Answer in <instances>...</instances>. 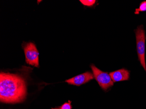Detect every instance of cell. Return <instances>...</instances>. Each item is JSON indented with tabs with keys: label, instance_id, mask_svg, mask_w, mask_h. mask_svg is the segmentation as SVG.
Masks as SVG:
<instances>
[{
	"label": "cell",
	"instance_id": "1",
	"mask_svg": "<svg viewBox=\"0 0 146 109\" xmlns=\"http://www.w3.org/2000/svg\"><path fill=\"white\" fill-rule=\"evenodd\" d=\"M27 92L26 83L19 75L1 72L0 74V101L6 104L22 103Z\"/></svg>",
	"mask_w": 146,
	"mask_h": 109
},
{
	"label": "cell",
	"instance_id": "2",
	"mask_svg": "<svg viewBox=\"0 0 146 109\" xmlns=\"http://www.w3.org/2000/svg\"><path fill=\"white\" fill-rule=\"evenodd\" d=\"M137 43V52L139 60L146 72L145 63V41L146 36L143 25L138 26L135 30Z\"/></svg>",
	"mask_w": 146,
	"mask_h": 109
},
{
	"label": "cell",
	"instance_id": "3",
	"mask_svg": "<svg viewBox=\"0 0 146 109\" xmlns=\"http://www.w3.org/2000/svg\"><path fill=\"white\" fill-rule=\"evenodd\" d=\"M91 67L94 78L97 81L99 86L102 90L106 91L109 88L113 86L114 82L110 74L100 70L94 64L91 65Z\"/></svg>",
	"mask_w": 146,
	"mask_h": 109
},
{
	"label": "cell",
	"instance_id": "4",
	"mask_svg": "<svg viewBox=\"0 0 146 109\" xmlns=\"http://www.w3.org/2000/svg\"><path fill=\"white\" fill-rule=\"evenodd\" d=\"M24 50L26 63L36 67H39V53L35 44L32 42L27 43L24 47Z\"/></svg>",
	"mask_w": 146,
	"mask_h": 109
},
{
	"label": "cell",
	"instance_id": "5",
	"mask_svg": "<svg viewBox=\"0 0 146 109\" xmlns=\"http://www.w3.org/2000/svg\"><path fill=\"white\" fill-rule=\"evenodd\" d=\"M93 79H94L93 74L91 72H87L70 79H67L65 82L70 85L80 86L88 83Z\"/></svg>",
	"mask_w": 146,
	"mask_h": 109
},
{
	"label": "cell",
	"instance_id": "6",
	"mask_svg": "<svg viewBox=\"0 0 146 109\" xmlns=\"http://www.w3.org/2000/svg\"><path fill=\"white\" fill-rule=\"evenodd\" d=\"M129 71L125 69H119L110 73L111 79L114 83L129 80Z\"/></svg>",
	"mask_w": 146,
	"mask_h": 109
},
{
	"label": "cell",
	"instance_id": "7",
	"mask_svg": "<svg viewBox=\"0 0 146 109\" xmlns=\"http://www.w3.org/2000/svg\"><path fill=\"white\" fill-rule=\"evenodd\" d=\"M144 11H146V1H144L141 3L139 8L136 9L134 13L135 14L139 15L140 14V12Z\"/></svg>",
	"mask_w": 146,
	"mask_h": 109
},
{
	"label": "cell",
	"instance_id": "8",
	"mask_svg": "<svg viewBox=\"0 0 146 109\" xmlns=\"http://www.w3.org/2000/svg\"><path fill=\"white\" fill-rule=\"evenodd\" d=\"M80 1L84 5L88 7L92 6L96 2V0H80Z\"/></svg>",
	"mask_w": 146,
	"mask_h": 109
},
{
	"label": "cell",
	"instance_id": "9",
	"mask_svg": "<svg viewBox=\"0 0 146 109\" xmlns=\"http://www.w3.org/2000/svg\"><path fill=\"white\" fill-rule=\"evenodd\" d=\"M71 102L69 100L68 102H66L63 104L60 107H59L60 109H72V106L71 105Z\"/></svg>",
	"mask_w": 146,
	"mask_h": 109
},
{
	"label": "cell",
	"instance_id": "10",
	"mask_svg": "<svg viewBox=\"0 0 146 109\" xmlns=\"http://www.w3.org/2000/svg\"><path fill=\"white\" fill-rule=\"evenodd\" d=\"M57 109V108H55V109Z\"/></svg>",
	"mask_w": 146,
	"mask_h": 109
}]
</instances>
